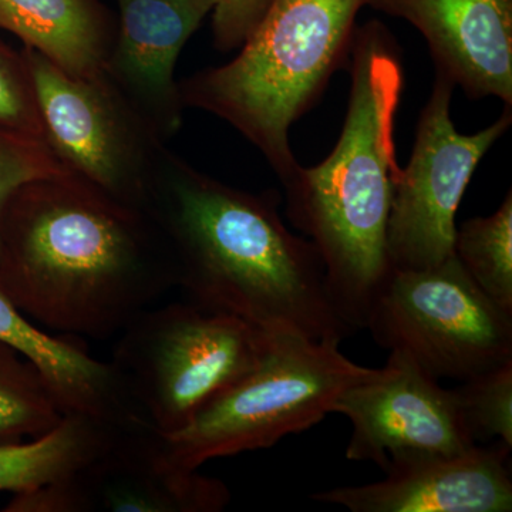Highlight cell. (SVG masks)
I'll use <instances>...</instances> for the list:
<instances>
[{"label": "cell", "mask_w": 512, "mask_h": 512, "mask_svg": "<svg viewBox=\"0 0 512 512\" xmlns=\"http://www.w3.org/2000/svg\"><path fill=\"white\" fill-rule=\"evenodd\" d=\"M0 284L33 322L104 340L175 288V272L147 211L63 173L20 185L3 205Z\"/></svg>", "instance_id": "obj_1"}, {"label": "cell", "mask_w": 512, "mask_h": 512, "mask_svg": "<svg viewBox=\"0 0 512 512\" xmlns=\"http://www.w3.org/2000/svg\"><path fill=\"white\" fill-rule=\"evenodd\" d=\"M274 191L254 194L202 173L168 148L146 211L165 239L187 301L269 335H353L330 298L315 245L293 234Z\"/></svg>", "instance_id": "obj_2"}, {"label": "cell", "mask_w": 512, "mask_h": 512, "mask_svg": "<svg viewBox=\"0 0 512 512\" xmlns=\"http://www.w3.org/2000/svg\"><path fill=\"white\" fill-rule=\"evenodd\" d=\"M377 19L357 26L350 50L348 111L338 143L322 163L299 167L284 183L286 217L315 245L330 298L353 332L366 329L392 266L387 224L394 184L402 53Z\"/></svg>", "instance_id": "obj_3"}, {"label": "cell", "mask_w": 512, "mask_h": 512, "mask_svg": "<svg viewBox=\"0 0 512 512\" xmlns=\"http://www.w3.org/2000/svg\"><path fill=\"white\" fill-rule=\"evenodd\" d=\"M367 0H271L229 63L180 82L185 109L214 114L258 148L281 183L299 167L291 128L348 67Z\"/></svg>", "instance_id": "obj_4"}, {"label": "cell", "mask_w": 512, "mask_h": 512, "mask_svg": "<svg viewBox=\"0 0 512 512\" xmlns=\"http://www.w3.org/2000/svg\"><path fill=\"white\" fill-rule=\"evenodd\" d=\"M338 340L271 335L248 373L215 394L177 433L157 434L161 456L200 470L214 458L275 446L316 426L343 390L376 369L352 362Z\"/></svg>", "instance_id": "obj_5"}, {"label": "cell", "mask_w": 512, "mask_h": 512, "mask_svg": "<svg viewBox=\"0 0 512 512\" xmlns=\"http://www.w3.org/2000/svg\"><path fill=\"white\" fill-rule=\"evenodd\" d=\"M269 336L185 299L137 316L120 333L111 365L141 417L157 434L168 436L248 373Z\"/></svg>", "instance_id": "obj_6"}, {"label": "cell", "mask_w": 512, "mask_h": 512, "mask_svg": "<svg viewBox=\"0 0 512 512\" xmlns=\"http://www.w3.org/2000/svg\"><path fill=\"white\" fill-rule=\"evenodd\" d=\"M366 329L436 379L466 380L512 360V312L491 301L456 256L433 268L392 269Z\"/></svg>", "instance_id": "obj_7"}, {"label": "cell", "mask_w": 512, "mask_h": 512, "mask_svg": "<svg viewBox=\"0 0 512 512\" xmlns=\"http://www.w3.org/2000/svg\"><path fill=\"white\" fill-rule=\"evenodd\" d=\"M45 143L63 167L124 204L146 211L167 141L101 73L77 77L23 47Z\"/></svg>", "instance_id": "obj_8"}, {"label": "cell", "mask_w": 512, "mask_h": 512, "mask_svg": "<svg viewBox=\"0 0 512 512\" xmlns=\"http://www.w3.org/2000/svg\"><path fill=\"white\" fill-rule=\"evenodd\" d=\"M456 86L436 72L417 123L413 153L394 184L387 224L392 269L433 268L454 256L456 214L485 154L510 130L512 107L491 126L461 134L451 120Z\"/></svg>", "instance_id": "obj_9"}, {"label": "cell", "mask_w": 512, "mask_h": 512, "mask_svg": "<svg viewBox=\"0 0 512 512\" xmlns=\"http://www.w3.org/2000/svg\"><path fill=\"white\" fill-rule=\"evenodd\" d=\"M382 369L339 394L332 413L352 423L346 458L387 466L406 458L457 454L477 446L461 419L456 393L404 352L389 350Z\"/></svg>", "instance_id": "obj_10"}, {"label": "cell", "mask_w": 512, "mask_h": 512, "mask_svg": "<svg viewBox=\"0 0 512 512\" xmlns=\"http://www.w3.org/2000/svg\"><path fill=\"white\" fill-rule=\"evenodd\" d=\"M117 33L103 74L170 141L183 126L184 104L175 66L188 40L218 0H114Z\"/></svg>", "instance_id": "obj_11"}, {"label": "cell", "mask_w": 512, "mask_h": 512, "mask_svg": "<svg viewBox=\"0 0 512 512\" xmlns=\"http://www.w3.org/2000/svg\"><path fill=\"white\" fill-rule=\"evenodd\" d=\"M511 448L503 441L457 454H433L389 464L377 483L311 495L352 512H510Z\"/></svg>", "instance_id": "obj_12"}, {"label": "cell", "mask_w": 512, "mask_h": 512, "mask_svg": "<svg viewBox=\"0 0 512 512\" xmlns=\"http://www.w3.org/2000/svg\"><path fill=\"white\" fill-rule=\"evenodd\" d=\"M369 8L416 28L436 72L468 99L512 107V0H367Z\"/></svg>", "instance_id": "obj_13"}, {"label": "cell", "mask_w": 512, "mask_h": 512, "mask_svg": "<svg viewBox=\"0 0 512 512\" xmlns=\"http://www.w3.org/2000/svg\"><path fill=\"white\" fill-rule=\"evenodd\" d=\"M70 481L77 512H220L231 501L221 480L168 463L148 423L121 430Z\"/></svg>", "instance_id": "obj_14"}, {"label": "cell", "mask_w": 512, "mask_h": 512, "mask_svg": "<svg viewBox=\"0 0 512 512\" xmlns=\"http://www.w3.org/2000/svg\"><path fill=\"white\" fill-rule=\"evenodd\" d=\"M0 342L19 350L40 370L64 414L116 429L144 421L111 362L94 359L76 342L52 336L25 315L0 284Z\"/></svg>", "instance_id": "obj_15"}, {"label": "cell", "mask_w": 512, "mask_h": 512, "mask_svg": "<svg viewBox=\"0 0 512 512\" xmlns=\"http://www.w3.org/2000/svg\"><path fill=\"white\" fill-rule=\"evenodd\" d=\"M0 29L77 77L103 73L117 18L103 0H0Z\"/></svg>", "instance_id": "obj_16"}, {"label": "cell", "mask_w": 512, "mask_h": 512, "mask_svg": "<svg viewBox=\"0 0 512 512\" xmlns=\"http://www.w3.org/2000/svg\"><path fill=\"white\" fill-rule=\"evenodd\" d=\"M123 429L64 414L39 439L0 444V493L18 494L72 476L99 458Z\"/></svg>", "instance_id": "obj_17"}, {"label": "cell", "mask_w": 512, "mask_h": 512, "mask_svg": "<svg viewBox=\"0 0 512 512\" xmlns=\"http://www.w3.org/2000/svg\"><path fill=\"white\" fill-rule=\"evenodd\" d=\"M63 417L40 370L19 350L0 342V444L39 439Z\"/></svg>", "instance_id": "obj_18"}, {"label": "cell", "mask_w": 512, "mask_h": 512, "mask_svg": "<svg viewBox=\"0 0 512 512\" xmlns=\"http://www.w3.org/2000/svg\"><path fill=\"white\" fill-rule=\"evenodd\" d=\"M454 256L491 301L512 312L511 190L494 214L457 227Z\"/></svg>", "instance_id": "obj_19"}, {"label": "cell", "mask_w": 512, "mask_h": 512, "mask_svg": "<svg viewBox=\"0 0 512 512\" xmlns=\"http://www.w3.org/2000/svg\"><path fill=\"white\" fill-rule=\"evenodd\" d=\"M454 393L474 443L498 439L512 448V360L463 380Z\"/></svg>", "instance_id": "obj_20"}, {"label": "cell", "mask_w": 512, "mask_h": 512, "mask_svg": "<svg viewBox=\"0 0 512 512\" xmlns=\"http://www.w3.org/2000/svg\"><path fill=\"white\" fill-rule=\"evenodd\" d=\"M0 127L45 141L28 62L0 40Z\"/></svg>", "instance_id": "obj_21"}, {"label": "cell", "mask_w": 512, "mask_h": 512, "mask_svg": "<svg viewBox=\"0 0 512 512\" xmlns=\"http://www.w3.org/2000/svg\"><path fill=\"white\" fill-rule=\"evenodd\" d=\"M63 173L69 171L45 141L0 127V211L20 185Z\"/></svg>", "instance_id": "obj_22"}, {"label": "cell", "mask_w": 512, "mask_h": 512, "mask_svg": "<svg viewBox=\"0 0 512 512\" xmlns=\"http://www.w3.org/2000/svg\"><path fill=\"white\" fill-rule=\"evenodd\" d=\"M271 0H218L212 12L214 47L229 53L244 45L254 32Z\"/></svg>", "instance_id": "obj_23"}]
</instances>
